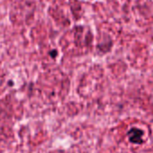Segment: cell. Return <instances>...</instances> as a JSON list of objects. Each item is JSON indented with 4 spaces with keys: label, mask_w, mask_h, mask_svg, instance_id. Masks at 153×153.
Returning a JSON list of instances; mask_svg holds the SVG:
<instances>
[{
    "label": "cell",
    "mask_w": 153,
    "mask_h": 153,
    "mask_svg": "<svg viewBox=\"0 0 153 153\" xmlns=\"http://www.w3.org/2000/svg\"><path fill=\"white\" fill-rule=\"evenodd\" d=\"M127 136L129 138V141L135 144H140L143 143V132L140 130L139 128L134 127L131 130H129Z\"/></svg>",
    "instance_id": "1"
}]
</instances>
